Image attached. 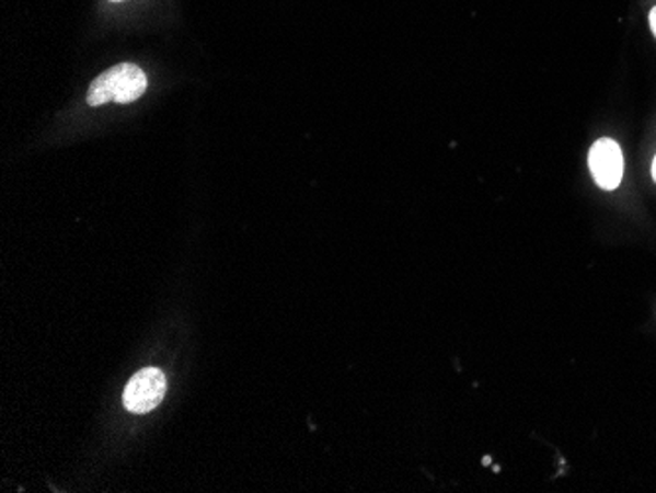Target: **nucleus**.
Here are the masks:
<instances>
[{
	"mask_svg": "<svg viewBox=\"0 0 656 493\" xmlns=\"http://www.w3.org/2000/svg\"><path fill=\"white\" fill-rule=\"evenodd\" d=\"M590 170L601 190H618L623 180V153L618 142L601 138L591 146Z\"/></svg>",
	"mask_w": 656,
	"mask_h": 493,
	"instance_id": "nucleus-3",
	"label": "nucleus"
},
{
	"mask_svg": "<svg viewBox=\"0 0 656 493\" xmlns=\"http://www.w3.org/2000/svg\"><path fill=\"white\" fill-rule=\"evenodd\" d=\"M148 79L146 73L134 64H120L96 77L89 87L87 103L91 106H101L108 101H116L120 105H128L138 101L146 93Z\"/></svg>",
	"mask_w": 656,
	"mask_h": 493,
	"instance_id": "nucleus-1",
	"label": "nucleus"
},
{
	"mask_svg": "<svg viewBox=\"0 0 656 493\" xmlns=\"http://www.w3.org/2000/svg\"><path fill=\"white\" fill-rule=\"evenodd\" d=\"M648 22H651V30H653V34L656 36V7L651 10V16H648Z\"/></svg>",
	"mask_w": 656,
	"mask_h": 493,
	"instance_id": "nucleus-4",
	"label": "nucleus"
},
{
	"mask_svg": "<svg viewBox=\"0 0 656 493\" xmlns=\"http://www.w3.org/2000/svg\"><path fill=\"white\" fill-rule=\"evenodd\" d=\"M111 2H123V0H111Z\"/></svg>",
	"mask_w": 656,
	"mask_h": 493,
	"instance_id": "nucleus-6",
	"label": "nucleus"
},
{
	"mask_svg": "<svg viewBox=\"0 0 656 493\" xmlns=\"http://www.w3.org/2000/svg\"><path fill=\"white\" fill-rule=\"evenodd\" d=\"M168 380L158 368H143L124 389V408L130 413H148L162 403Z\"/></svg>",
	"mask_w": 656,
	"mask_h": 493,
	"instance_id": "nucleus-2",
	"label": "nucleus"
},
{
	"mask_svg": "<svg viewBox=\"0 0 656 493\" xmlns=\"http://www.w3.org/2000/svg\"><path fill=\"white\" fill-rule=\"evenodd\" d=\"M653 180L656 181V156H655V162H653Z\"/></svg>",
	"mask_w": 656,
	"mask_h": 493,
	"instance_id": "nucleus-5",
	"label": "nucleus"
}]
</instances>
